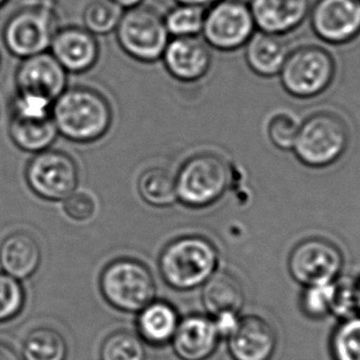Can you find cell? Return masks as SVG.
<instances>
[{
  "mask_svg": "<svg viewBox=\"0 0 360 360\" xmlns=\"http://www.w3.org/2000/svg\"><path fill=\"white\" fill-rule=\"evenodd\" d=\"M179 322L180 317L174 306L167 301L155 299L137 312V335L145 345L160 348L170 345Z\"/></svg>",
  "mask_w": 360,
  "mask_h": 360,
  "instance_id": "cell-21",
  "label": "cell"
},
{
  "mask_svg": "<svg viewBox=\"0 0 360 360\" xmlns=\"http://www.w3.org/2000/svg\"><path fill=\"white\" fill-rule=\"evenodd\" d=\"M68 86V73L50 52L21 60L15 70L18 93H27L55 101Z\"/></svg>",
  "mask_w": 360,
  "mask_h": 360,
  "instance_id": "cell-14",
  "label": "cell"
},
{
  "mask_svg": "<svg viewBox=\"0 0 360 360\" xmlns=\"http://www.w3.org/2000/svg\"><path fill=\"white\" fill-rule=\"evenodd\" d=\"M170 77L183 83H195L205 78L211 65V49L196 37H172L162 58Z\"/></svg>",
  "mask_w": 360,
  "mask_h": 360,
  "instance_id": "cell-16",
  "label": "cell"
},
{
  "mask_svg": "<svg viewBox=\"0 0 360 360\" xmlns=\"http://www.w3.org/2000/svg\"><path fill=\"white\" fill-rule=\"evenodd\" d=\"M226 340L232 360H273L279 345L274 326L259 315L240 316Z\"/></svg>",
  "mask_w": 360,
  "mask_h": 360,
  "instance_id": "cell-13",
  "label": "cell"
},
{
  "mask_svg": "<svg viewBox=\"0 0 360 360\" xmlns=\"http://www.w3.org/2000/svg\"><path fill=\"white\" fill-rule=\"evenodd\" d=\"M8 1H9V0H0V9H1L3 6H6Z\"/></svg>",
  "mask_w": 360,
  "mask_h": 360,
  "instance_id": "cell-40",
  "label": "cell"
},
{
  "mask_svg": "<svg viewBox=\"0 0 360 360\" xmlns=\"http://www.w3.org/2000/svg\"><path fill=\"white\" fill-rule=\"evenodd\" d=\"M255 31L248 1L215 0L205 9L201 36L210 49L221 52L240 50Z\"/></svg>",
  "mask_w": 360,
  "mask_h": 360,
  "instance_id": "cell-9",
  "label": "cell"
},
{
  "mask_svg": "<svg viewBox=\"0 0 360 360\" xmlns=\"http://www.w3.org/2000/svg\"><path fill=\"white\" fill-rule=\"evenodd\" d=\"M358 315L356 305V291L355 281L349 278L340 276L333 281V300H332V314L340 321Z\"/></svg>",
  "mask_w": 360,
  "mask_h": 360,
  "instance_id": "cell-34",
  "label": "cell"
},
{
  "mask_svg": "<svg viewBox=\"0 0 360 360\" xmlns=\"http://www.w3.org/2000/svg\"><path fill=\"white\" fill-rule=\"evenodd\" d=\"M333 283L306 286L300 297L302 314L310 320H323L332 314Z\"/></svg>",
  "mask_w": 360,
  "mask_h": 360,
  "instance_id": "cell-32",
  "label": "cell"
},
{
  "mask_svg": "<svg viewBox=\"0 0 360 360\" xmlns=\"http://www.w3.org/2000/svg\"><path fill=\"white\" fill-rule=\"evenodd\" d=\"M349 142V127L342 116L332 111H317L301 121L291 150L301 165L323 169L345 155Z\"/></svg>",
  "mask_w": 360,
  "mask_h": 360,
  "instance_id": "cell-4",
  "label": "cell"
},
{
  "mask_svg": "<svg viewBox=\"0 0 360 360\" xmlns=\"http://www.w3.org/2000/svg\"><path fill=\"white\" fill-rule=\"evenodd\" d=\"M289 52L284 37L257 30L245 44V63L255 75L273 78L281 73Z\"/></svg>",
  "mask_w": 360,
  "mask_h": 360,
  "instance_id": "cell-22",
  "label": "cell"
},
{
  "mask_svg": "<svg viewBox=\"0 0 360 360\" xmlns=\"http://www.w3.org/2000/svg\"><path fill=\"white\" fill-rule=\"evenodd\" d=\"M63 202V211L70 220L85 222L93 219L96 212V201L94 196L84 191L72 193Z\"/></svg>",
  "mask_w": 360,
  "mask_h": 360,
  "instance_id": "cell-35",
  "label": "cell"
},
{
  "mask_svg": "<svg viewBox=\"0 0 360 360\" xmlns=\"http://www.w3.org/2000/svg\"><path fill=\"white\" fill-rule=\"evenodd\" d=\"M53 101L27 93H18L11 99V116L20 119H47L51 117Z\"/></svg>",
  "mask_w": 360,
  "mask_h": 360,
  "instance_id": "cell-33",
  "label": "cell"
},
{
  "mask_svg": "<svg viewBox=\"0 0 360 360\" xmlns=\"http://www.w3.org/2000/svg\"><path fill=\"white\" fill-rule=\"evenodd\" d=\"M0 360H22V358L11 345L0 342Z\"/></svg>",
  "mask_w": 360,
  "mask_h": 360,
  "instance_id": "cell-36",
  "label": "cell"
},
{
  "mask_svg": "<svg viewBox=\"0 0 360 360\" xmlns=\"http://www.w3.org/2000/svg\"><path fill=\"white\" fill-rule=\"evenodd\" d=\"M122 13L124 9L110 0H91L82 15L83 27L93 35H109L116 30Z\"/></svg>",
  "mask_w": 360,
  "mask_h": 360,
  "instance_id": "cell-27",
  "label": "cell"
},
{
  "mask_svg": "<svg viewBox=\"0 0 360 360\" xmlns=\"http://www.w3.org/2000/svg\"><path fill=\"white\" fill-rule=\"evenodd\" d=\"M220 253L202 236H181L170 240L158 259L160 278L176 291L195 290L219 270Z\"/></svg>",
  "mask_w": 360,
  "mask_h": 360,
  "instance_id": "cell-2",
  "label": "cell"
},
{
  "mask_svg": "<svg viewBox=\"0 0 360 360\" xmlns=\"http://www.w3.org/2000/svg\"><path fill=\"white\" fill-rule=\"evenodd\" d=\"M201 288V302L207 315H240L245 305V290L238 276L227 270H217Z\"/></svg>",
  "mask_w": 360,
  "mask_h": 360,
  "instance_id": "cell-19",
  "label": "cell"
},
{
  "mask_svg": "<svg viewBox=\"0 0 360 360\" xmlns=\"http://www.w3.org/2000/svg\"><path fill=\"white\" fill-rule=\"evenodd\" d=\"M51 117L58 136L86 145L101 140L112 125L110 101L99 90L75 85L67 86L53 101Z\"/></svg>",
  "mask_w": 360,
  "mask_h": 360,
  "instance_id": "cell-1",
  "label": "cell"
},
{
  "mask_svg": "<svg viewBox=\"0 0 360 360\" xmlns=\"http://www.w3.org/2000/svg\"><path fill=\"white\" fill-rule=\"evenodd\" d=\"M337 75V62L330 51L316 45L291 50L279 80L283 89L296 99H314L330 89Z\"/></svg>",
  "mask_w": 360,
  "mask_h": 360,
  "instance_id": "cell-6",
  "label": "cell"
},
{
  "mask_svg": "<svg viewBox=\"0 0 360 360\" xmlns=\"http://www.w3.org/2000/svg\"><path fill=\"white\" fill-rule=\"evenodd\" d=\"M26 302L24 286L19 279L0 271V323L13 321L20 315Z\"/></svg>",
  "mask_w": 360,
  "mask_h": 360,
  "instance_id": "cell-31",
  "label": "cell"
},
{
  "mask_svg": "<svg viewBox=\"0 0 360 360\" xmlns=\"http://www.w3.org/2000/svg\"><path fill=\"white\" fill-rule=\"evenodd\" d=\"M257 30L284 36L299 29L310 14L311 0H248Z\"/></svg>",
  "mask_w": 360,
  "mask_h": 360,
  "instance_id": "cell-18",
  "label": "cell"
},
{
  "mask_svg": "<svg viewBox=\"0 0 360 360\" xmlns=\"http://www.w3.org/2000/svg\"><path fill=\"white\" fill-rule=\"evenodd\" d=\"M333 360H360V314L340 322L330 342Z\"/></svg>",
  "mask_w": 360,
  "mask_h": 360,
  "instance_id": "cell-28",
  "label": "cell"
},
{
  "mask_svg": "<svg viewBox=\"0 0 360 360\" xmlns=\"http://www.w3.org/2000/svg\"><path fill=\"white\" fill-rule=\"evenodd\" d=\"M41 258L39 242L27 232L11 233L0 243L1 270L20 281L35 274L40 268Z\"/></svg>",
  "mask_w": 360,
  "mask_h": 360,
  "instance_id": "cell-20",
  "label": "cell"
},
{
  "mask_svg": "<svg viewBox=\"0 0 360 360\" xmlns=\"http://www.w3.org/2000/svg\"><path fill=\"white\" fill-rule=\"evenodd\" d=\"M49 51L68 75L88 72L98 63L101 56L96 36L83 26L60 27Z\"/></svg>",
  "mask_w": 360,
  "mask_h": 360,
  "instance_id": "cell-15",
  "label": "cell"
},
{
  "mask_svg": "<svg viewBox=\"0 0 360 360\" xmlns=\"http://www.w3.org/2000/svg\"><path fill=\"white\" fill-rule=\"evenodd\" d=\"M176 4H186V6H201V8H207L212 4L215 0H174Z\"/></svg>",
  "mask_w": 360,
  "mask_h": 360,
  "instance_id": "cell-38",
  "label": "cell"
},
{
  "mask_svg": "<svg viewBox=\"0 0 360 360\" xmlns=\"http://www.w3.org/2000/svg\"><path fill=\"white\" fill-rule=\"evenodd\" d=\"M115 34L121 50L141 63L160 60L170 40L163 15L145 4L124 11Z\"/></svg>",
  "mask_w": 360,
  "mask_h": 360,
  "instance_id": "cell-8",
  "label": "cell"
},
{
  "mask_svg": "<svg viewBox=\"0 0 360 360\" xmlns=\"http://www.w3.org/2000/svg\"><path fill=\"white\" fill-rule=\"evenodd\" d=\"M110 1L115 3L116 6H120L121 9L126 11V9H131V8L143 4L145 0H110Z\"/></svg>",
  "mask_w": 360,
  "mask_h": 360,
  "instance_id": "cell-37",
  "label": "cell"
},
{
  "mask_svg": "<svg viewBox=\"0 0 360 360\" xmlns=\"http://www.w3.org/2000/svg\"><path fill=\"white\" fill-rule=\"evenodd\" d=\"M206 8L175 4L163 15L167 31L172 37H196L201 35Z\"/></svg>",
  "mask_w": 360,
  "mask_h": 360,
  "instance_id": "cell-26",
  "label": "cell"
},
{
  "mask_svg": "<svg viewBox=\"0 0 360 360\" xmlns=\"http://www.w3.org/2000/svg\"><path fill=\"white\" fill-rule=\"evenodd\" d=\"M99 289L106 304L137 314L155 299L157 286L150 268L135 258H117L101 271Z\"/></svg>",
  "mask_w": 360,
  "mask_h": 360,
  "instance_id": "cell-5",
  "label": "cell"
},
{
  "mask_svg": "<svg viewBox=\"0 0 360 360\" xmlns=\"http://www.w3.org/2000/svg\"><path fill=\"white\" fill-rule=\"evenodd\" d=\"M355 291H356V305H358V314H360V279L355 281Z\"/></svg>",
  "mask_w": 360,
  "mask_h": 360,
  "instance_id": "cell-39",
  "label": "cell"
},
{
  "mask_svg": "<svg viewBox=\"0 0 360 360\" xmlns=\"http://www.w3.org/2000/svg\"><path fill=\"white\" fill-rule=\"evenodd\" d=\"M141 199L153 207H169L178 201L174 175L162 167L146 169L137 181Z\"/></svg>",
  "mask_w": 360,
  "mask_h": 360,
  "instance_id": "cell-25",
  "label": "cell"
},
{
  "mask_svg": "<svg viewBox=\"0 0 360 360\" xmlns=\"http://www.w3.org/2000/svg\"><path fill=\"white\" fill-rule=\"evenodd\" d=\"M345 266L338 245L322 237H310L292 248L288 258L291 278L301 286L330 284L337 281Z\"/></svg>",
  "mask_w": 360,
  "mask_h": 360,
  "instance_id": "cell-11",
  "label": "cell"
},
{
  "mask_svg": "<svg viewBox=\"0 0 360 360\" xmlns=\"http://www.w3.org/2000/svg\"><path fill=\"white\" fill-rule=\"evenodd\" d=\"M301 121L294 112L281 109L268 116L265 132L270 143L281 150H291L295 143Z\"/></svg>",
  "mask_w": 360,
  "mask_h": 360,
  "instance_id": "cell-30",
  "label": "cell"
},
{
  "mask_svg": "<svg viewBox=\"0 0 360 360\" xmlns=\"http://www.w3.org/2000/svg\"><path fill=\"white\" fill-rule=\"evenodd\" d=\"M221 340L212 317L194 314L180 319L170 345L179 360H209L215 355Z\"/></svg>",
  "mask_w": 360,
  "mask_h": 360,
  "instance_id": "cell-17",
  "label": "cell"
},
{
  "mask_svg": "<svg viewBox=\"0 0 360 360\" xmlns=\"http://www.w3.org/2000/svg\"><path fill=\"white\" fill-rule=\"evenodd\" d=\"M60 29L55 6L36 3L14 11L3 27V44L18 58L49 52L51 42Z\"/></svg>",
  "mask_w": 360,
  "mask_h": 360,
  "instance_id": "cell-7",
  "label": "cell"
},
{
  "mask_svg": "<svg viewBox=\"0 0 360 360\" xmlns=\"http://www.w3.org/2000/svg\"><path fill=\"white\" fill-rule=\"evenodd\" d=\"M26 184L42 200L58 202L78 189L79 168L63 150H42L32 155L25 167Z\"/></svg>",
  "mask_w": 360,
  "mask_h": 360,
  "instance_id": "cell-10",
  "label": "cell"
},
{
  "mask_svg": "<svg viewBox=\"0 0 360 360\" xmlns=\"http://www.w3.org/2000/svg\"><path fill=\"white\" fill-rule=\"evenodd\" d=\"M101 360H147L145 343L129 330H116L101 347Z\"/></svg>",
  "mask_w": 360,
  "mask_h": 360,
  "instance_id": "cell-29",
  "label": "cell"
},
{
  "mask_svg": "<svg viewBox=\"0 0 360 360\" xmlns=\"http://www.w3.org/2000/svg\"><path fill=\"white\" fill-rule=\"evenodd\" d=\"M8 132L11 142L19 150L30 155L49 150L58 137L52 117L20 119L11 116Z\"/></svg>",
  "mask_w": 360,
  "mask_h": 360,
  "instance_id": "cell-23",
  "label": "cell"
},
{
  "mask_svg": "<svg viewBox=\"0 0 360 360\" xmlns=\"http://www.w3.org/2000/svg\"><path fill=\"white\" fill-rule=\"evenodd\" d=\"M309 19L321 41L347 45L360 35V0H316Z\"/></svg>",
  "mask_w": 360,
  "mask_h": 360,
  "instance_id": "cell-12",
  "label": "cell"
},
{
  "mask_svg": "<svg viewBox=\"0 0 360 360\" xmlns=\"http://www.w3.org/2000/svg\"><path fill=\"white\" fill-rule=\"evenodd\" d=\"M22 360H67L68 343L52 327H37L26 335L21 347Z\"/></svg>",
  "mask_w": 360,
  "mask_h": 360,
  "instance_id": "cell-24",
  "label": "cell"
},
{
  "mask_svg": "<svg viewBox=\"0 0 360 360\" xmlns=\"http://www.w3.org/2000/svg\"><path fill=\"white\" fill-rule=\"evenodd\" d=\"M174 178L180 204L191 209H205L227 193L233 181V170L225 157L200 152L184 160Z\"/></svg>",
  "mask_w": 360,
  "mask_h": 360,
  "instance_id": "cell-3",
  "label": "cell"
}]
</instances>
